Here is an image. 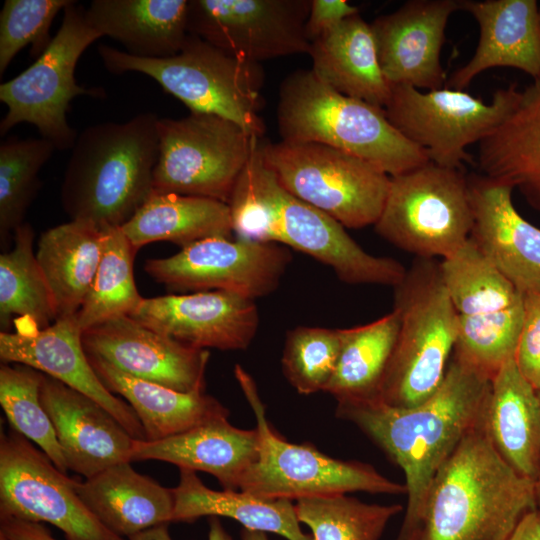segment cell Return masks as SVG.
<instances>
[{
	"mask_svg": "<svg viewBox=\"0 0 540 540\" xmlns=\"http://www.w3.org/2000/svg\"><path fill=\"white\" fill-rule=\"evenodd\" d=\"M491 380L452 354L438 389L424 402L395 408L377 400L337 402L405 476L407 504L395 540H415L430 486L461 441L483 425Z\"/></svg>",
	"mask_w": 540,
	"mask_h": 540,
	"instance_id": "1",
	"label": "cell"
},
{
	"mask_svg": "<svg viewBox=\"0 0 540 540\" xmlns=\"http://www.w3.org/2000/svg\"><path fill=\"white\" fill-rule=\"evenodd\" d=\"M253 143L228 203L237 238L272 242L305 253L350 285L397 286L407 269L363 250L338 221L287 191Z\"/></svg>",
	"mask_w": 540,
	"mask_h": 540,
	"instance_id": "2",
	"label": "cell"
},
{
	"mask_svg": "<svg viewBox=\"0 0 540 540\" xmlns=\"http://www.w3.org/2000/svg\"><path fill=\"white\" fill-rule=\"evenodd\" d=\"M536 484L503 459L484 422L438 470L415 540H506L537 509Z\"/></svg>",
	"mask_w": 540,
	"mask_h": 540,
	"instance_id": "3",
	"label": "cell"
},
{
	"mask_svg": "<svg viewBox=\"0 0 540 540\" xmlns=\"http://www.w3.org/2000/svg\"><path fill=\"white\" fill-rule=\"evenodd\" d=\"M159 117L90 125L77 137L64 172L61 204L71 220L122 227L153 192Z\"/></svg>",
	"mask_w": 540,
	"mask_h": 540,
	"instance_id": "4",
	"label": "cell"
},
{
	"mask_svg": "<svg viewBox=\"0 0 540 540\" xmlns=\"http://www.w3.org/2000/svg\"><path fill=\"white\" fill-rule=\"evenodd\" d=\"M277 123L282 141L324 144L389 176L430 161L390 123L384 108L339 93L311 70H298L281 84Z\"/></svg>",
	"mask_w": 540,
	"mask_h": 540,
	"instance_id": "5",
	"label": "cell"
},
{
	"mask_svg": "<svg viewBox=\"0 0 540 540\" xmlns=\"http://www.w3.org/2000/svg\"><path fill=\"white\" fill-rule=\"evenodd\" d=\"M393 310L399 330L377 401L409 408L424 402L441 385L457 339L458 314L439 261H413L394 287Z\"/></svg>",
	"mask_w": 540,
	"mask_h": 540,
	"instance_id": "6",
	"label": "cell"
},
{
	"mask_svg": "<svg viewBox=\"0 0 540 540\" xmlns=\"http://www.w3.org/2000/svg\"><path fill=\"white\" fill-rule=\"evenodd\" d=\"M97 49L110 73H143L190 112L221 116L262 137L264 123L259 110L264 74L259 63L191 34L179 53L166 58L136 57L107 45Z\"/></svg>",
	"mask_w": 540,
	"mask_h": 540,
	"instance_id": "7",
	"label": "cell"
},
{
	"mask_svg": "<svg viewBox=\"0 0 540 540\" xmlns=\"http://www.w3.org/2000/svg\"><path fill=\"white\" fill-rule=\"evenodd\" d=\"M234 375L255 414L260 437L258 460L245 473L239 491L291 501L358 491L406 495L405 484L390 480L370 464L335 459L309 443L284 440L268 422L253 378L239 364Z\"/></svg>",
	"mask_w": 540,
	"mask_h": 540,
	"instance_id": "8",
	"label": "cell"
},
{
	"mask_svg": "<svg viewBox=\"0 0 540 540\" xmlns=\"http://www.w3.org/2000/svg\"><path fill=\"white\" fill-rule=\"evenodd\" d=\"M473 213L463 168L427 162L390 176L375 231L416 258L444 259L470 237Z\"/></svg>",
	"mask_w": 540,
	"mask_h": 540,
	"instance_id": "9",
	"label": "cell"
},
{
	"mask_svg": "<svg viewBox=\"0 0 540 540\" xmlns=\"http://www.w3.org/2000/svg\"><path fill=\"white\" fill-rule=\"evenodd\" d=\"M265 164L291 194L346 228L378 220L390 176L350 153L319 143H271L261 138Z\"/></svg>",
	"mask_w": 540,
	"mask_h": 540,
	"instance_id": "10",
	"label": "cell"
},
{
	"mask_svg": "<svg viewBox=\"0 0 540 540\" xmlns=\"http://www.w3.org/2000/svg\"><path fill=\"white\" fill-rule=\"evenodd\" d=\"M84 10L71 0L48 48L23 72L0 85V101L8 108L0 122L2 136L27 122L56 149L73 148L78 134L67 121L70 102L81 95L104 96L102 89L82 87L75 79L79 58L102 37L86 21Z\"/></svg>",
	"mask_w": 540,
	"mask_h": 540,
	"instance_id": "11",
	"label": "cell"
},
{
	"mask_svg": "<svg viewBox=\"0 0 540 540\" xmlns=\"http://www.w3.org/2000/svg\"><path fill=\"white\" fill-rule=\"evenodd\" d=\"M153 191L229 203L256 135L214 114L159 118Z\"/></svg>",
	"mask_w": 540,
	"mask_h": 540,
	"instance_id": "12",
	"label": "cell"
},
{
	"mask_svg": "<svg viewBox=\"0 0 540 540\" xmlns=\"http://www.w3.org/2000/svg\"><path fill=\"white\" fill-rule=\"evenodd\" d=\"M520 90L512 84L496 90L490 103L462 90L441 88L422 92L391 85L384 107L390 123L429 160L450 168L473 162L466 148L490 134L512 111Z\"/></svg>",
	"mask_w": 540,
	"mask_h": 540,
	"instance_id": "13",
	"label": "cell"
},
{
	"mask_svg": "<svg viewBox=\"0 0 540 540\" xmlns=\"http://www.w3.org/2000/svg\"><path fill=\"white\" fill-rule=\"evenodd\" d=\"M77 481L14 429L0 435V517L46 522L66 540H128L108 530L85 506Z\"/></svg>",
	"mask_w": 540,
	"mask_h": 540,
	"instance_id": "14",
	"label": "cell"
},
{
	"mask_svg": "<svg viewBox=\"0 0 540 540\" xmlns=\"http://www.w3.org/2000/svg\"><path fill=\"white\" fill-rule=\"evenodd\" d=\"M291 261L289 248L277 243L215 237L147 259L144 271L170 291L221 290L255 300L279 287Z\"/></svg>",
	"mask_w": 540,
	"mask_h": 540,
	"instance_id": "15",
	"label": "cell"
},
{
	"mask_svg": "<svg viewBox=\"0 0 540 540\" xmlns=\"http://www.w3.org/2000/svg\"><path fill=\"white\" fill-rule=\"evenodd\" d=\"M311 0H191L187 30L233 55L260 63L309 53Z\"/></svg>",
	"mask_w": 540,
	"mask_h": 540,
	"instance_id": "16",
	"label": "cell"
},
{
	"mask_svg": "<svg viewBox=\"0 0 540 540\" xmlns=\"http://www.w3.org/2000/svg\"><path fill=\"white\" fill-rule=\"evenodd\" d=\"M82 344L88 356L134 378L179 392L205 391L209 351L154 331L130 316L84 331Z\"/></svg>",
	"mask_w": 540,
	"mask_h": 540,
	"instance_id": "17",
	"label": "cell"
},
{
	"mask_svg": "<svg viewBox=\"0 0 540 540\" xmlns=\"http://www.w3.org/2000/svg\"><path fill=\"white\" fill-rule=\"evenodd\" d=\"M130 317L184 344L246 350L256 336L255 300L221 290L143 298Z\"/></svg>",
	"mask_w": 540,
	"mask_h": 540,
	"instance_id": "18",
	"label": "cell"
},
{
	"mask_svg": "<svg viewBox=\"0 0 540 540\" xmlns=\"http://www.w3.org/2000/svg\"><path fill=\"white\" fill-rule=\"evenodd\" d=\"M76 315L58 318L44 329L15 323L14 331H1V361L32 367L89 396L133 439L145 440L144 429L132 407L111 393L92 368Z\"/></svg>",
	"mask_w": 540,
	"mask_h": 540,
	"instance_id": "19",
	"label": "cell"
},
{
	"mask_svg": "<svg viewBox=\"0 0 540 540\" xmlns=\"http://www.w3.org/2000/svg\"><path fill=\"white\" fill-rule=\"evenodd\" d=\"M461 0H411L370 25L384 77L390 85L443 88L440 54L445 29Z\"/></svg>",
	"mask_w": 540,
	"mask_h": 540,
	"instance_id": "20",
	"label": "cell"
},
{
	"mask_svg": "<svg viewBox=\"0 0 540 540\" xmlns=\"http://www.w3.org/2000/svg\"><path fill=\"white\" fill-rule=\"evenodd\" d=\"M468 185L470 238L521 294L540 292V229L516 210L513 188L482 174Z\"/></svg>",
	"mask_w": 540,
	"mask_h": 540,
	"instance_id": "21",
	"label": "cell"
},
{
	"mask_svg": "<svg viewBox=\"0 0 540 540\" xmlns=\"http://www.w3.org/2000/svg\"><path fill=\"white\" fill-rule=\"evenodd\" d=\"M40 401L69 470L86 479L131 462L134 439L98 402L46 374L41 380Z\"/></svg>",
	"mask_w": 540,
	"mask_h": 540,
	"instance_id": "22",
	"label": "cell"
},
{
	"mask_svg": "<svg viewBox=\"0 0 540 540\" xmlns=\"http://www.w3.org/2000/svg\"><path fill=\"white\" fill-rule=\"evenodd\" d=\"M460 9L479 25V41L472 58L453 73L448 85L465 89L480 73L512 67L540 76V8L535 0H461Z\"/></svg>",
	"mask_w": 540,
	"mask_h": 540,
	"instance_id": "23",
	"label": "cell"
},
{
	"mask_svg": "<svg viewBox=\"0 0 540 540\" xmlns=\"http://www.w3.org/2000/svg\"><path fill=\"white\" fill-rule=\"evenodd\" d=\"M257 428L234 427L228 418L209 421L161 440H133L131 462L159 460L179 469L213 475L224 490L239 491L245 473L258 460Z\"/></svg>",
	"mask_w": 540,
	"mask_h": 540,
	"instance_id": "24",
	"label": "cell"
},
{
	"mask_svg": "<svg viewBox=\"0 0 540 540\" xmlns=\"http://www.w3.org/2000/svg\"><path fill=\"white\" fill-rule=\"evenodd\" d=\"M124 462L77 481L76 490L90 512L111 532L128 539L172 522L173 488L160 485Z\"/></svg>",
	"mask_w": 540,
	"mask_h": 540,
	"instance_id": "25",
	"label": "cell"
},
{
	"mask_svg": "<svg viewBox=\"0 0 540 540\" xmlns=\"http://www.w3.org/2000/svg\"><path fill=\"white\" fill-rule=\"evenodd\" d=\"M482 175L517 188L540 210V76L520 91L506 118L479 142Z\"/></svg>",
	"mask_w": 540,
	"mask_h": 540,
	"instance_id": "26",
	"label": "cell"
},
{
	"mask_svg": "<svg viewBox=\"0 0 540 540\" xmlns=\"http://www.w3.org/2000/svg\"><path fill=\"white\" fill-rule=\"evenodd\" d=\"M187 0H93L86 21L100 35L120 42L130 55L166 58L182 49L187 30Z\"/></svg>",
	"mask_w": 540,
	"mask_h": 540,
	"instance_id": "27",
	"label": "cell"
},
{
	"mask_svg": "<svg viewBox=\"0 0 540 540\" xmlns=\"http://www.w3.org/2000/svg\"><path fill=\"white\" fill-rule=\"evenodd\" d=\"M485 427L496 450L520 475L540 479V392L514 358L491 380Z\"/></svg>",
	"mask_w": 540,
	"mask_h": 540,
	"instance_id": "28",
	"label": "cell"
},
{
	"mask_svg": "<svg viewBox=\"0 0 540 540\" xmlns=\"http://www.w3.org/2000/svg\"><path fill=\"white\" fill-rule=\"evenodd\" d=\"M311 71L338 91L384 108L391 85L381 70L371 29L359 13L311 42Z\"/></svg>",
	"mask_w": 540,
	"mask_h": 540,
	"instance_id": "29",
	"label": "cell"
},
{
	"mask_svg": "<svg viewBox=\"0 0 540 540\" xmlns=\"http://www.w3.org/2000/svg\"><path fill=\"white\" fill-rule=\"evenodd\" d=\"M87 357L104 386L132 407L145 440H161L230 415L219 400L205 391L179 392L129 376L100 358Z\"/></svg>",
	"mask_w": 540,
	"mask_h": 540,
	"instance_id": "30",
	"label": "cell"
},
{
	"mask_svg": "<svg viewBox=\"0 0 540 540\" xmlns=\"http://www.w3.org/2000/svg\"><path fill=\"white\" fill-rule=\"evenodd\" d=\"M103 227L80 220L52 227L38 240L36 259L52 293L57 319L75 316L95 277Z\"/></svg>",
	"mask_w": 540,
	"mask_h": 540,
	"instance_id": "31",
	"label": "cell"
},
{
	"mask_svg": "<svg viewBox=\"0 0 540 540\" xmlns=\"http://www.w3.org/2000/svg\"><path fill=\"white\" fill-rule=\"evenodd\" d=\"M173 493L172 522L228 517L249 530L275 533L287 540H314L302 531L291 500L264 499L242 491H215L204 485L196 472L187 469H180Z\"/></svg>",
	"mask_w": 540,
	"mask_h": 540,
	"instance_id": "32",
	"label": "cell"
},
{
	"mask_svg": "<svg viewBox=\"0 0 540 540\" xmlns=\"http://www.w3.org/2000/svg\"><path fill=\"white\" fill-rule=\"evenodd\" d=\"M121 229L137 251L156 241L184 248L203 239L231 238L233 234L227 203L155 191Z\"/></svg>",
	"mask_w": 540,
	"mask_h": 540,
	"instance_id": "33",
	"label": "cell"
},
{
	"mask_svg": "<svg viewBox=\"0 0 540 540\" xmlns=\"http://www.w3.org/2000/svg\"><path fill=\"white\" fill-rule=\"evenodd\" d=\"M398 330L399 317L394 310L371 323L345 329L337 365L325 392L337 402L377 400Z\"/></svg>",
	"mask_w": 540,
	"mask_h": 540,
	"instance_id": "34",
	"label": "cell"
},
{
	"mask_svg": "<svg viewBox=\"0 0 540 540\" xmlns=\"http://www.w3.org/2000/svg\"><path fill=\"white\" fill-rule=\"evenodd\" d=\"M14 246L0 255V324L11 322L44 329L56 319L54 299L33 250L34 231L24 222Z\"/></svg>",
	"mask_w": 540,
	"mask_h": 540,
	"instance_id": "35",
	"label": "cell"
},
{
	"mask_svg": "<svg viewBox=\"0 0 540 540\" xmlns=\"http://www.w3.org/2000/svg\"><path fill=\"white\" fill-rule=\"evenodd\" d=\"M132 246L121 227H103L101 259L76 317L84 332L109 320L130 316L143 297L134 280Z\"/></svg>",
	"mask_w": 540,
	"mask_h": 540,
	"instance_id": "36",
	"label": "cell"
},
{
	"mask_svg": "<svg viewBox=\"0 0 540 540\" xmlns=\"http://www.w3.org/2000/svg\"><path fill=\"white\" fill-rule=\"evenodd\" d=\"M439 262L445 287L459 316L490 314L523 300L524 295L470 237L457 251Z\"/></svg>",
	"mask_w": 540,
	"mask_h": 540,
	"instance_id": "37",
	"label": "cell"
},
{
	"mask_svg": "<svg viewBox=\"0 0 540 540\" xmlns=\"http://www.w3.org/2000/svg\"><path fill=\"white\" fill-rule=\"evenodd\" d=\"M55 146L47 139L11 137L0 145V239L9 238L24 223L40 188L39 172Z\"/></svg>",
	"mask_w": 540,
	"mask_h": 540,
	"instance_id": "38",
	"label": "cell"
},
{
	"mask_svg": "<svg viewBox=\"0 0 540 540\" xmlns=\"http://www.w3.org/2000/svg\"><path fill=\"white\" fill-rule=\"evenodd\" d=\"M295 509L299 522L310 528L314 540H380L403 506L366 503L340 494L299 499Z\"/></svg>",
	"mask_w": 540,
	"mask_h": 540,
	"instance_id": "39",
	"label": "cell"
},
{
	"mask_svg": "<svg viewBox=\"0 0 540 540\" xmlns=\"http://www.w3.org/2000/svg\"><path fill=\"white\" fill-rule=\"evenodd\" d=\"M43 373L23 365L0 367V404L12 429L41 448L63 473L68 471L54 427L40 401Z\"/></svg>",
	"mask_w": 540,
	"mask_h": 540,
	"instance_id": "40",
	"label": "cell"
},
{
	"mask_svg": "<svg viewBox=\"0 0 540 540\" xmlns=\"http://www.w3.org/2000/svg\"><path fill=\"white\" fill-rule=\"evenodd\" d=\"M524 318L523 300L498 312L458 315L453 355L490 380L514 358Z\"/></svg>",
	"mask_w": 540,
	"mask_h": 540,
	"instance_id": "41",
	"label": "cell"
},
{
	"mask_svg": "<svg viewBox=\"0 0 540 540\" xmlns=\"http://www.w3.org/2000/svg\"><path fill=\"white\" fill-rule=\"evenodd\" d=\"M345 329L297 326L286 333L282 372L302 395L325 392L335 371Z\"/></svg>",
	"mask_w": 540,
	"mask_h": 540,
	"instance_id": "42",
	"label": "cell"
},
{
	"mask_svg": "<svg viewBox=\"0 0 540 540\" xmlns=\"http://www.w3.org/2000/svg\"><path fill=\"white\" fill-rule=\"evenodd\" d=\"M71 0H6L0 12V75L27 45L38 58L50 45L54 18Z\"/></svg>",
	"mask_w": 540,
	"mask_h": 540,
	"instance_id": "43",
	"label": "cell"
},
{
	"mask_svg": "<svg viewBox=\"0 0 540 540\" xmlns=\"http://www.w3.org/2000/svg\"><path fill=\"white\" fill-rule=\"evenodd\" d=\"M514 361L523 377L540 392V292L524 295V318Z\"/></svg>",
	"mask_w": 540,
	"mask_h": 540,
	"instance_id": "44",
	"label": "cell"
},
{
	"mask_svg": "<svg viewBox=\"0 0 540 540\" xmlns=\"http://www.w3.org/2000/svg\"><path fill=\"white\" fill-rule=\"evenodd\" d=\"M357 13H359L358 8L350 5L346 0H311L305 25L310 44L334 29L346 18Z\"/></svg>",
	"mask_w": 540,
	"mask_h": 540,
	"instance_id": "45",
	"label": "cell"
},
{
	"mask_svg": "<svg viewBox=\"0 0 540 540\" xmlns=\"http://www.w3.org/2000/svg\"><path fill=\"white\" fill-rule=\"evenodd\" d=\"M0 540H56L41 523L0 517Z\"/></svg>",
	"mask_w": 540,
	"mask_h": 540,
	"instance_id": "46",
	"label": "cell"
},
{
	"mask_svg": "<svg viewBox=\"0 0 540 540\" xmlns=\"http://www.w3.org/2000/svg\"><path fill=\"white\" fill-rule=\"evenodd\" d=\"M506 540H540V510L527 513Z\"/></svg>",
	"mask_w": 540,
	"mask_h": 540,
	"instance_id": "47",
	"label": "cell"
},
{
	"mask_svg": "<svg viewBox=\"0 0 540 540\" xmlns=\"http://www.w3.org/2000/svg\"><path fill=\"white\" fill-rule=\"evenodd\" d=\"M128 540H173L169 534L168 524L158 525L137 533Z\"/></svg>",
	"mask_w": 540,
	"mask_h": 540,
	"instance_id": "48",
	"label": "cell"
},
{
	"mask_svg": "<svg viewBox=\"0 0 540 540\" xmlns=\"http://www.w3.org/2000/svg\"><path fill=\"white\" fill-rule=\"evenodd\" d=\"M208 540H233L230 534L224 529L219 517H210Z\"/></svg>",
	"mask_w": 540,
	"mask_h": 540,
	"instance_id": "49",
	"label": "cell"
},
{
	"mask_svg": "<svg viewBox=\"0 0 540 540\" xmlns=\"http://www.w3.org/2000/svg\"><path fill=\"white\" fill-rule=\"evenodd\" d=\"M241 540H270L266 532L243 528L240 533Z\"/></svg>",
	"mask_w": 540,
	"mask_h": 540,
	"instance_id": "50",
	"label": "cell"
},
{
	"mask_svg": "<svg viewBox=\"0 0 540 540\" xmlns=\"http://www.w3.org/2000/svg\"><path fill=\"white\" fill-rule=\"evenodd\" d=\"M537 508L540 510V479L536 484Z\"/></svg>",
	"mask_w": 540,
	"mask_h": 540,
	"instance_id": "51",
	"label": "cell"
},
{
	"mask_svg": "<svg viewBox=\"0 0 540 540\" xmlns=\"http://www.w3.org/2000/svg\"><path fill=\"white\" fill-rule=\"evenodd\" d=\"M540 10V9H539Z\"/></svg>",
	"mask_w": 540,
	"mask_h": 540,
	"instance_id": "52",
	"label": "cell"
}]
</instances>
